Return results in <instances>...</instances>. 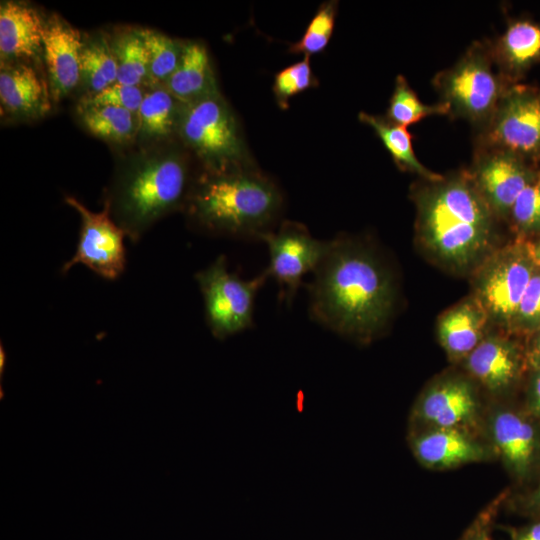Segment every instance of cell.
I'll return each mask as SVG.
<instances>
[{
  "instance_id": "1",
  "label": "cell",
  "mask_w": 540,
  "mask_h": 540,
  "mask_svg": "<svg viewBox=\"0 0 540 540\" xmlns=\"http://www.w3.org/2000/svg\"><path fill=\"white\" fill-rule=\"evenodd\" d=\"M309 292L317 321L363 344L382 333L396 302L394 279L385 263L371 247L349 237L329 241Z\"/></svg>"
},
{
  "instance_id": "2",
  "label": "cell",
  "mask_w": 540,
  "mask_h": 540,
  "mask_svg": "<svg viewBox=\"0 0 540 540\" xmlns=\"http://www.w3.org/2000/svg\"><path fill=\"white\" fill-rule=\"evenodd\" d=\"M416 237L441 267L465 273L491 253L496 216L477 190L468 170L412 188Z\"/></svg>"
},
{
  "instance_id": "3",
  "label": "cell",
  "mask_w": 540,
  "mask_h": 540,
  "mask_svg": "<svg viewBox=\"0 0 540 540\" xmlns=\"http://www.w3.org/2000/svg\"><path fill=\"white\" fill-rule=\"evenodd\" d=\"M191 186L187 161L179 151H149L122 165L104 206L137 242L158 220L185 206Z\"/></svg>"
},
{
  "instance_id": "4",
  "label": "cell",
  "mask_w": 540,
  "mask_h": 540,
  "mask_svg": "<svg viewBox=\"0 0 540 540\" xmlns=\"http://www.w3.org/2000/svg\"><path fill=\"white\" fill-rule=\"evenodd\" d=\"M185 207L205 231L259 238L277 216L281 195L269 179L255 172H206L192 184Z\"/></svg>"
},
{
  "instance_id": "5",
  "label": "cell",
  "mask_w": 540,
  "mask_h": 540,
  "mask_svg": "<svg viewBox=\"0 0 540 540\" xmlns=\"http://www.w3.org/2000/svg\"><path fill=\"white\" fill-rule=\"evenodd\" d=\"M448 116L485 127L511 85L498 72L490 41L473 42L458 61L433 79Z\"/></svg>"
},
{
  "instance_id": "6",
  "label": "cell",
  "mask_w": 540,
  "mask_h": 540,
  "mask_svg": "<svg viewBox=\"0 0 540 540\" xmlns=\"http://www.w3.org/2000/svg\"><path fill=\"white\" fill-rule=\"evenodd\" d=\"M177 133L206 172L244 169L246 153L238 125L220 94L184 104Z\"/></svg>"
},
{
  "instance_id": "7",
  "label": "cell",
  "mask_w": 540,
  "mask_h": 540,
  "mask_svg": "<svg viewBox=\"0 0 540 540\" xmlns=\"http://www.w3.org/2000/svg\"><path fill=\"white\" fill-rule=\"evenodd\" d=\"M536 269L526 243L521 242L493 250L474 269L473 297L483 306L490 322L511 330Z\"/></svg>"
},
{
  "instance_id": "8",
  "label": "cell",
  "mask_w": 540,
  "mask_h": 540,
  "mask_svg": "<svg viewBox=\"0 0 540 540\" xmlns=\"http://www.w3.org/2000/svg\"><path fill=\"white\" fill-rule=\"evenodd\" d=\"M267 278L264 271L253 279H241L229 271L223 255L196 273L206 322L214 337L225 339L252 326L255 297Z\"/></svg>"
},
{
  "instance_id": "9",
  "label": "cell",
  "mask_w": 540,
  "mask_h": 540,
  "mask_svg": "<svg viewBox=\"0 0 540 540\" xmlns=\"http://www.w3.org/2000/svg\"><path fill=\"white\" fill-rule=\"evenodd\" d=\"M477 147L507 150L527 161L540 158V89L511 84L480 130Z\"/></svg>"
},
{
  "instance_id": "10",
  "label": "cell",
  "mask_w": 540,
  "mask_h": 540,
  "mask_svg": "<svg viewBox=\"0 0 540 540\" xmlns=\"http://www.w3.org/2000/svg\"><path fill=\"white\" fill-rule=\"evenodd\" d=\"M483 415L477 383L468 375L447 373L421 392L411 422L414 429L456 428L479 433Z\"/></svg>"
},
{
  "instance_id": "11",
  "label": "cell",
  "mask_w": 540,
  "mask_h": 540,
  "mask_svg": "<svg viewBox=\"0 0 540 540\" xmlns=\"http://www.w3.org/2000/svg\"><path fill=\"white\" fill-rule=\"evenodd\" d=\"M483 425L495 457L517 483H529L540 471V421L526 408L499 406Z\"/></svg>"
},
{
  "instance_id": "12",
  "label": "cell",
  "mask_w": 540,
  "mask_h": 540,
  "mask_svg": "<svg viewBox=\"0 0 540 540\" xmlns=\"http://www.w3.org/2000/svg\"><path fill=\"white\" fill-rule=\"evenodd\" d=\"M65 202L79 213L81 228L76 250L61 272L82 264L105 280H117L127 263L125 232L105 206L101 212H93L74 197H65Z\"/></svg>"
},
{
  "instance_id": "13",
  "label": "cell",
  "mask_w": 540,
  "mask_h": 540,
  "mask_svg": "<svg viewBox=\"0 0 540 540\" xmlns=\"http://www.w3.org/2000/svg\"><path fill=\"white\" fill-rule=\"evenodd\" d=\"M259 239L267 245L270 257L265 272L278 282L287 302L292 301L303 277L316 270L329 248V241H320L303 225L289 221Z\"/></svg>"
},
{
  "instance_id": "14",
  "label": "cell",
  "mask_w": 540,
  "mask_h": 540,
  "mask_svg": "<svg viewBox=\"0 0 540 540\" xmlns=\"http://www.w3.org/2000/svg\"><path fill=\"white\" fill-rule=\"evenodd\" d=\"M477 190L497 218H508L519 194L536 173L524 158L503 149L477 147L468 170Z\"/></svg>"
},
{
  "instance_id": "15",
  "label": "cell",
  "mask_w": 540,
  "mask_h": 540,
  "mask_svg": "<svg viewBox=\"0 0 540 540\" xmlns=\"http://www.w3.org/2000/svg\"><path fill=\"white\" fill-rule=\"evenodd\" d=\"M409 445L416 460L433 470L491 460L495 455L479 433L456 428L414 429Z\"/></svg>"
},
{
  "instance_id": "16",
  "label": "cell",
  "mask_w": 540,
  "mask_h": 540,
  "mask_svg": "<svg viewBox=\"0 0 540 540\" xmlns=\"http://www.w3.org/2000/svg\"><path fill=\"white\" fill-rule=\"evenodd\" d=\"M463 362L468 376L492 395L510 391L528 365L515 342L496 334H487Z\"/></svg>"
},
{
  "instance_id": "17",
  "label": "cell",
  "mask_w": 540,
  "mask_h": 540,
  "mask_svg": "<svg viewBox=\"0 0 540 540\" xmlns=\"http://www.w3.org/2000/svg\"><path fill=\"white\" fill-rule=\"evenodd\" d=\"M82 47L79 31L62 18L53 15L46 21L43 52L50 94L55 101L68 95L81 80Z\"/></svg>"
},
{
  "instance_id": "18",
  "label": "cell",
  "mask_w": 540,
  "mask_h": 540,
  "mask_svg": "<svg viewBox=\"0 0 540 540\" xmlns=\"http://www.w3.org/2000/svg\"><path fill=\"white\" fill-rule=\"evenodd\" d=\"M489 316L472 296L443 312L437 323L438 340L448 358L464 361L487 336Z\"/></svg>"
},
{
  "instance_id": "19",
  "label": "cell",
  "mask_w": 540,
  "mask_h": 540,
  "mask_svg": "<svg viewBox=\"0 0 540 540\" xmlns=\"http://www.w3.org/2000/svg\"><path fill=\"white\" fill-rule=\"evenodd\" d=\"M50 89L36 70L25 64L1 62L2 111L17 118H36L50 109Z\"/></svg>"
},
{
  "instance_id": "20",
  "label": "cell",
  "mask_w": 540,
  "mask_h": 540,
  "mask_svg": "<svg viewBox=\"0 0 540 540\" xmlns=\"http://www.w3.org/2000/svg\"><path fill=\"white\" fill-rule=\"evenodd\" d=\"M46 22L32 7L14 1L0 6L1 62L31 58L43 50Z\"/></svg>"
},
{
  "instance_id": "21",
  "label": "cell",
  "mask_w": 540,
  "mask_h": 540,
  "mask_svg": "<svg viewBox=\"0 0 540 540\" xmlns=\"http://www.w3.org/2000/svg\"><path fill=\"white\" fill-rule=\"evenodd\" d=\"M492 44V54L499 74L515 84L540 61V22L512 20Z\"/></svg>"
},
{
  "instance_id": "22",
  "label": "cell",
  "mask_w": 540,
  "mask_h": 540,
  "mask_svg": "<svg viewBox=\"0 0 540 540\" xmlns=\"http://www.w3.org/2000/svg\"><path fill=\"white\" fill-rule=\"evenodd\" d=\"M163 87L183 104L220 94L203 44L196 41L184 44L181 60Z\"/></svg>"
},
{
  "instance_id": "23",
  "label": "cell",
  "mask_w": 540,
  "mask_h": 540,
  "mask_svg": "<svg viewBox=\"0 0 540 540\" xmlns=\"http://www.w3.org/2000/svg\"><path fill=\"white\" fill-rule=\"evenodd\" d=\"M183 105L163 86L145 93L137 113L138 138L158 142L172 136L177 132Z\"/></svg>"
},
{
  "instance_id": "24",
  "label": "cell",
  "mask_w": 540,
  "mask_h": 540,
  "mask_svg": "<svg viewBox=\"0 0 540 540\" xmlns=\"http://www.w3.org/2000/svg\"><path fill=\"white\" fill-rule=\"evenodd\" d=\"M359 120L370 126L392 156L397 167L418 174L421 179L435 181L443 175L427 169L416 157L411 135L404 126L390 122L386 117L360 112Z\"/></svg>"
},
{
  "instance_id": "25",
  "label": "cell",
  "mask_w": 540,
  "mask_h": 540,
  "mask_svg": "<svg viewBox=\"0 0 540 540\" xmlns=\"http://www.w3.org/2000/svg\"><path fill=\"white\" fill-rule=\"evenodd\" d=\"M80 116L85 128L103 140L125 144L137 136V114L129 110L108 105L82 104Z\"/></svg>"
},
{
  "instance_id": "26",
  "label": "cell",
  "mask_w": 540,
  "mask_h": 540,
  "mask_svg": "<svg viewBox=\"0 0 540 540\" xmlns=\"http://www.w3.org/2000/svg\"><path fill=\"white\" fill-rule=\"evenodd\" d=\"M80 69L91 95L116 83L118 68L112 45L102 37L83 42Z\"/></svg>"
},
{
  "instance_id": "27",
  "label": "cell",
  "mask_w": 540,
  "mask_h": 540,
  "mask_svg": "<svg viewBox=\"0 0 540 540\" xmlns=\"http://www.w3.org/2000/svg\"><path fill=\"white\" fill-rule=\"evenodd\" d=\"M111 45L118 68L117 82L131 86L148 82V53L139 29L119 35Z\"/></svg>"
},
{
  "instance_id": "28",
  "label": "cell",
  "mask_w": 540,
  "mask_h": 540,
  "mask_svg": "<svg viewBox=\"0 0 540 540\" xmlns=\"http://www.w3.org/2000/svg\"><path fill=\"white\" fill-rule=\"evenodd\" d=\"M148 53V82L162 87L176 70L182 56L180 42L150 29H139Z\"/></svg>"
},
{
  "instance_id": "29",
  "label": "cell",
  "mask_w": 540,
  "mask_h": 540,
  "mask_svg": "<svg viewBox=\"0 0 540 540\" xmlns=\"http://www.w3.org/2000/svg\"><path fill=\"white\" fill-rule=\"evenodd\" d=\"M448 106L442 102L424 104L417 97L407 80L398 75L390 98L386 118L400 126L407 127L430 115H448Z\"/></svg>"
},
{
  "instance_id": "30",
  "label": "cell",
  "mask_w": 540,
  "mask_h": 540,
  "mask_svg": "<svg viewBox=\"0 0 540 540\" xmlns=\"http://www.w3.org/2000/svg\"><path fill=\"white\" fill-rule=\"evenodd\" d=\"M336 13V1L324 2L311 19L300 40L290 46L289 52L307 57L323 52L334 31Z\"/></svg>"
},
{
  "instance_id": "31",
  "label": "cell",
  "mask_w": 540,
  "mask_h": 540,
  "mask_svg": "<svg viewBox=\"0 0 540 540\" xmlns=\"http://www.w3.org/2000/svg\"><path fill=\"white\" fill-rule=\"evenodd\" d=\"M316 86H318V80L313 74L309 57L304 56L302 61L276 73L273 92L278 106L281 109H287L291 97Z\"/></svg>"
},
{
  "instance_id": "32",
  "label": "cell",
  "mask_w": 540,
  "mask_h": 540,
  "mask_svg": "<svg viewBox=\"0 0 540 540\" xmlns=\"http://www.w3.org/2000/svg\"><path fill=\"white\" fill-rule=\"evenodd\" d=\"M509 217L515 228L522 234L540 232V173L519 194L511 208Z\"/></svg>"
},
{
  "instance_id": "33",
  "label": "cell",
  "mask_w": 540,
  "mask_h": 540,
  "mask_svg": "<svg viewBox=\"0 0 540 540\" xmlns=\"http://www.w3.org/2000/svg\"><path fill=\"white\" fill-rule=\"evenodd\" d=\"M511 330L540 331V269H536L518 306Z\"/></svg>"
},
{
  "instance_id": "34",
  "label": "cell",
  "mask_w": 540,
  "mask_h": 540,
  "mask_svg": "<svg viewBox=\"0 0 540 540\" xmlns=\"http://www.w3.org/2000/svg\"><path fill=\"white\" fill-rule=\"evenodd\" d=\"M144 96L145 92L141 86H131L116 82L104 90L90 95L82 104L114 106L137 114Z\"/></svg>"
},
{
  "instance_id": "35",
  "label": "cell",
  "mask_w": 540,
  "mask_h": 540,
  "mask_svg": "<svg viewBox=\"0 0 540 540\" xmlns=\"http://www.w3.org/2000/svg\"><path fill=\"white\" fill-rule=\"evenodd\" d=\"M509 493V490H505L489 502L466 528L459 540H493L492 528L495 519Z\"/></svg>"
},
{
  "instance_id": "36",
  "label": "cell",
  "mask_w": 540,
  "mask_h": 540,
  "mask_svg": "<svg viewBox=\"0 0 540 540\" xmlns=\"http://www.w3.org/2000/svg\"><path fill=\"white\" fill-rule=\"evenodd\" d=\"M529 483V487L522 493L513 497L509 493L505 502L513 511L530 520L540 519V471Z\"/></svg>"
},
{
  "instance_id": "37",
  "label": "cell",
  "mask_w": 540,
  "mask_h": 540,
  "mask_svg": "<svg viewBox=\"0 0 540 540\" xmlns=\"http://www.w3.org/2000/svg\"><path fill=\"white\" fill-rule=\"evenodd\" d=\"M526 409L540 421V368L532 369L527 392Z\"/></svg>"
},
{
  "instance_id": "38",
  "label": "cell",
  "mask_w": 540,
  "mask_h": 540,
  "mask_svg": "<svg viewBox=\"0 0 540 540\" xmlns=\"http://www.w3.org/2000/svg\"><path fill=\"white\" fill-rule=\"evenodd\" d=\"M510 540H540V519L530 520L519 527H505Z\"/></svg>"
},
{
  "instance_id": "39",
  "label": "cell",
  "mask_w": 540,
  "mask_h": 540,
  "mask_svg": "<svg viewBox=\"0 0 540 540\" xmlns=\"http://www.w3.org/2000/svg\"><path fill=\"white\" fill-rule=\"evenodd\" d=\"M535 336L527 355L528 365L532 368H540V331L536 332Z\"/></svg>"
},
{
  "instance_id": "40",
  "label": "cell",
  "mask_w": 540,
  "mask_h": 540,
  "mask_svg": "<svg viewBox=\"0 0 540 540\" xmlns=\"http://www.w3.org/2000/svg\"><path fill=\"white\" fill-rule=\"evenodd\" d=\"M529 255L537 269H540V241L536 243L526 242Z\"/></svg>"
}]
</instances>
